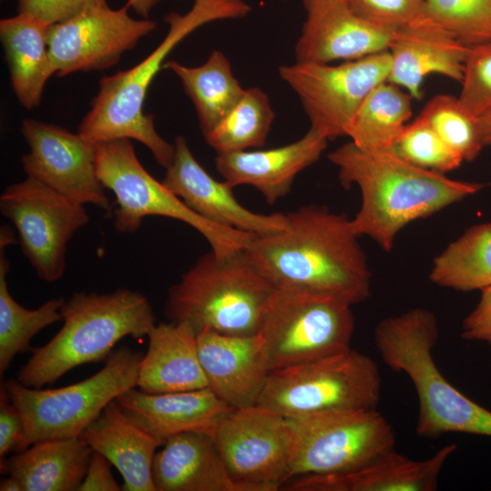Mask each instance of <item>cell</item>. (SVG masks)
<instances>
[{
    "label": "cell",
    "instance_id": "obj_1",
    "mask_svg": "<svg viewBox=\"0 0 491 491\" xmlns=\"http://www.w3.org/2000/svg\"><path fill=\"white\" fill-rule=\"evenodd\" d=\"M287 226L255 235L245 249L275 287H295L356 305L371 291V273L351 218L309 205L286 214Z\"/></svg>",
    "mask_w": 491,
    "mask_h": 491
},
{
    "label": "cell",
    "instance_id": "obj_2",
    "mask_svg": "<svg viewBox=\"0 0 491 491\" xmlns=\"http://www.w3.org/2000/svg\"><path fill=\"white\" fill-rule=\"evenodd\" d=\"M341 184L356 185L361 205L351 218L355 232L372 238L384 251L397 234L424 218L479 192L484 185L446 177L416 166L389 150H366L351 141L328 155Z\"/></svg>",
    "mask_w": 491,
    "mask_h": 491
},
{
    "label": "cell",
    "instance_id": "obj_3",
    "mask_svg": "<svg viewBox=\"0 0 491 491\" xmlns=\"http://www.w3.org/2000/svg\"><path fill=\"white\" fill-rule=\"evenodd\" d=\"M251 11L244 0H195L186 14L166 15L164 20L168 32L152 53L132 68L99 81L98 92L77 134L94 144L119 138L136 140L149 149L159 165L168 167L175 145L157 133L154 115L143 109L153 79L168 54L195 29L214 21L245 18Z\"/></svg>",
    "mask_w": 491,
    "mask_h": 491
},
{
    "label": "cell",
    "instance_id": "obj_4",
    "mask_svg": "<svg viewBox=\"0 0 491 491\" xmlns=\"http://www.w3.org/2000/svg\"><path fill=\"white\" fill-rule=\"evenodd\" d=\"M439 337L437 319L416 307L381 320L374 332L383 362L412 381L418 398L417 436L437 438L448 433L491 436V411L457 390L438 369L434 357Z\"/></svg>",
    "mask_w": 491,
    "mask_h": 491
},
{
    "label": "cell",
    "instance_id": "obj_5",
    "mask_svg": "<svg viewBox=\"0 0 491 491\" xmlns=\"http://www.w3.org/2000/svg\"><path fill=\"white\" fill-rule=\"evenodd\" d=\"M60 312L61 329L45 346L32 349L16 373L26 386L42 388L76 366L105 361L123 337L147 336L155 325L148 299L126 288L109 294L75 293Z\"/></svg>",
    "mask_w": 491,
    "mask_h": 491
},
{
    "label": "cell",
    "instance_id": "obj_6",
    "mask_svg": "<svg viewBox=\"0 0 491 491\" xmlns=\"http://www.w3.org/2000/svg\"><path fill=\"white\" fill-rule=\"evenodd\" d=\"M275 286L252 264L245 249L203 255L172 286L165 306L173 322L231 336H254L261 325Z\"/></svg>",
    "mask_w": 491,
    "mask_h": 491
},
{
    "label": "cell",
    "instance_id": "obj_7",
    "mask_svg": "<svg viewBox=\"0 0 491 491\" xmlns=\"http://www.w3.org/2000/svg\"><path fill=\"white\" fill-rule=\"evenodd\" d=\"M142 357L140 351L122 346L95 375L59 388H33L17 379L5 381L9 398L23 419L27 446L79 436L109 403L137 386Z\"/></svg>",
    "mask_w": 491,
    "mask_h": 491
},
{
    "label": "cell",
    "instance_id": "obj_8",
    "mask_svg": "<svg viewBox=\"0 0 491 491\" xmlns=\"http://www.w3.org/2000/svg\"><path fill=\"white\" fill-rule=\"evenodd\" d=\"M96 170L103 185L115 195L114 225L119 233H135L146 216L174 218L195 228L220 255L246 249L256 235L215 225L194 212L145 170L130 139L96 143Z\"/></svg>",
    "mask_w": 491,
    "mask_h": 491
},
{
    "label": "cell",
    "instance_id": "obj_9",
    "mask_svg": "<svg viewBox=\"0 0 491 491\" xmlns=\"http://www.w3.org/2000/svg\"><path fill=\"white\" fill-rule=\"evenodd\" d=\"M380 397L377 364L350 347L271 371L257 405L296 418L332 410L376 408Z\"/></svg>",
    "mask_w": 491,
    "mask_h": 491
},
{
    "label": "cell",
    "instance_id": "obj_10",
    "mask_svg": "<svg viewBox=\"0 0 491 491\" xmlns=\"http://www.w3.org/2000/svg\"><path fill=\"white\" fill-rule=\"evenodd\" d=\"M348 302L295 287H276L261 336L270 371L318 360L350 348L355 319Z\"/></svg>",
    "mask_w": 491,
    "mask_h": 491
},
{
    "label": "cell",
    "instance_id": "obj_11",
    "mask_svg": "<svg viewBox=\"0 0 491 491\" xmlns=\"http://www.w3.org/2000/svg\"><path fill=\"white\" fill-rule=\"evenodd\" d=\"M293 431L289 480L356 469L394 448L390 423L376 408L332 410L288 418Z\"/></svg>",
    "mask_w": 491,
    "mask_h": 491
},
{
    "label": "cell",
    "instance_id": "obj_12",
    "mask_svg": "<svg viewBox=\"0 0 491 491\" xmlns=\"http://www.w3.org/2000/svg\"><path fill=\"white\" fill-rule=\"evenodd\" d=\"M390 65L386 50L336 65L296 62L278 73L297 95L310 127L333 140L347 135L366 97L387 81Z\"/></svg>",
    "mask_w": 491,
    "mask_h": 491
},
{
    "label": "cell",
    "instance_id": "obj_13",
    "mask_svg": "<svg viewBox=\"0 0 491 491\" xmlns=\"http://www.w3.org/2000/svg\"><path fill=\"white\" fill-rule=\"evenodd\" d=\"M0 211L16 228L37 276L48 283L62 278L67 245L89 221L84 204L26 176L5 188Z\"/></svg>",
    "mask_w": 491,
    "mask_h": 491
},
{
    "label": "cell",
    "instance_id": "obj_14",
    "mask_svg": "<svg viewBox=\"0 0 491 491\" xmlns=\"http://www.w3.org/2000/svg\"><path fill=\"white\" fill-rule=\"evenodd\" d=\"M213 439L241 491H276L289 481L293 431L282 415L259 405L235 408Z\"/></svg>",
    "mask_w": 491,
    "mask_h": 491
},
{
    "label": "cell",
    "instance_id": "obj_15",
    "mask_svg": "<svg viewBox=\"0 0 491 491\" xmlns=\"http://www.w3.org/2000/svg\"><path fill=\"white\" fill-rule=\"evenodd\" d=\"M128 9L126 5L118 9L95 7L50 25L48 47L55 75L63 77L117 65L126 51L156 27L148 18H133Z\"/></svg>",
    "mask_w": 491,
    "mask_h": 491
},
{
    "label": "cell",
    "instance_id": "obj_16",
    "mask_svg": "<svg viewBox=\"0 0 491 491\" xmlns=\"http://www.w3.org/2000/svg\"><path fill=\"white\" fill-rule=\"evenodd\" d=\"M22 134L29 146L22 165L26 176L82 204L108 213L114 204L96 170V144L61 126L25 119Z\"/></svg>",
    "mask_w": 491,
    "mask_h": 491
},
{
    "label": "cell",
    "instance_id": "obj_17",
    "mask_svg": "<svg viewBox=\"0 0 491 491\" xmlns=\"http://www.w3.org/2000/svg\"><path fill=\"white\" fill-rule=\"evenodd\" d=\"M303 6L306 20L295 46L296 62L330 64L386 51L396 32L364 20L346 0H303Z\"/></svg>",
    "mask_w": 491,
    "mask_h": 491
},
{
    "label": "cell",
    "instance_id": "obj_18",
    "mask_svg": "<svg viewBox=\"0 0 491 491\" xmlns=\"http://www.w3.org/2000/svg\"><path fill=\"white\" fill-rule=\"evenodd\" d=\"M174 145L175 155L162 182L197 215L215 225L256 235L287 226L286 214H257L243 206L229 184L215 180L197 162L184 136L177 135Z\"/></svg>",
    "mask_w": 491,
    "mask_h": 491
},
{
    "label": "cell",
    "instance_id": "obj_19",
    "mask_svg": "<svg viewBox=\"0 0 491 491\" xmlns=\"http://www.w3.org/2000/svg\"><path fill=\"white\" fill-rule=\"evenodd\" d=\"M198 355L207 387L234 408L257 405L270 368L263 340L203 329L197 333Z\"/></svg>",
    "mask_w": 491,
    "mask_h": 491
},
{
    "label": "cell",
    "instance_id": "obj_20",
    "mask_svg": "<svg viewBox=\"0 0 491 491\" xmlns=\"http://www.w3.org/2000/svg\"><path fill=\"white\" fill-rule=\"evenodd\" d=\"M469 46L425 13L397 29L388 48L391 65L387 81L422 97L424 79L440 74L461 82Z\"/></svg>",
    "mask_w": 491,
    "mask_h": 491
},
{
    "label": "cell",
    "instance_id": "obj_21",
    "mask_svg": "<svg viewBox=\"0 0 491 491\" xmlns=\"http://www.w3.org/2000/svg\"><path fill=\"white\" fill-rule=\"evenodd\" d=\"M456 449L455 444H448L426 459L414 460L392 448L356 469L299 476L283 487L289 491H435Z\"/></svg>",
    "mask_w": 491,
    "mask_h": 491
},
{
    "label": "cell",
    "instance_id": "obj_22",
    "mask_svg": "<svg viewBox=\"0 0 491 491\" xmlns=\"http://www.w3.org/2000/svg\"><path fill=\"white\" fill-rule=\"evenodd\" d=\"M115 401L133 421L163 443L187 432L213 436L219 424L235 409L208 387L161 394L133 387Z\"/></svg>",
    "mask_w": 491,
    "mask_h": 491
},
{
    "label": "cell",
    "instance_id": "obj_23",
    "mask_svg": "<svg viewBox=\"0 0 491 491\" xmlns=\"http://www.w3.org/2000/svg\"><path fill=\"white\" fill-rule=\"evenodd\" d=\"M328 141L310 127L300 139L280 147L217 154L215 167L232 187L251 185L272 205L290 192L301 171L320 158Z\"/></svg>",
    "mask_w": 491,
    "mask_h": 491
},
{
    "label": "cell",
    "instance_id": "obj_24",
    "mask_svg": "<svg viewBox=\"0 0 491 491\" xmlns=\"http://www.w3.org/2000/svg\"><path fill=\"white\" fill-rule=\"evenodd\" d=\"M79 436L117 469L123 490L156 491L152 467L163 442L133 421L115 400Z\"/></svg>",
    "mask_w": 491,
    "mask_h": 491
},
{
    "label": "cell",
    "instance_id": "obj_25",
    "mask_svg": "<svg viewBox=\"0 0 491 491\" xmlns=\"http://www.w3.org/2000/svg\"><path fill=\"white\" fill-rule=\"evenodd\" d=\"M140 362L137 386L145 393L161 394L207 387L197 347V334L185 322L155 325Z\"/></svg>",
    "mask_w": 491,
    "mask_h": 491
},
{
    "label": "cell",
    "instance_id": "obj_26",
    "mask_svg": "<svg viewBox=\"0 0 491 491\" xmlns=\"http://www.w3.org/2000/svg\"><path fill=\"white\" fill-rule=\"evenodd\" d=\"M162 446L152 467L156 491H241L212 436L182 433L167 438Z\"/></svg>",
    "mask_w": 491,
    "mask_h": 491
},
{
    "label": "cell",
    "instance_id": "obj_27",
    "mask_svg": "<svg viewBox=\"0 0 491 491\" xmlns=\"http://www.w3.org/2000/svg\"><path fill=\"white\" fill-rule=\"evenodd\" d=\"M49 26L21 13L0 21L11 85L18 102L28 110L40 105L45 84L55 75L48 47Z\"/></svg>",
    "mask_w": 491,
    "mask_h": 491
},
{
    "label": "cell",
    "instance_id": "obj_28",
    "mask_svg": "<svg viewBox=\"0 0 491 491\" xmlns=\"http://www.w3.org/2000/svg\"><path fill=\"white\" fill-rule=\"evenodd\" d=\"M92 454L80 436L42 440L6 459V473L24 491H77Z\"/></svg>",
    "mask_w": 491,
    "mask_h": 491
},
{
    "label": "cell",
    "instance_id": "obj_29",
    "mask_svg": "<svg viewBox=\"0 0 491 491\" xmlns=\"http://www.w3.org/2000/svg\"><path fill=\"white\" fill-rule=\"evenodd\" d=\"M163 68L172 71L181 81L204 135L234 108L246 91L235 77L229 60L218 50H214L199 66L167 61Z\"/></svg>",
    "mask_w": 491,
    "mask_h": 491
},
{
    "label": "cell",
    "instance_id": "obj_30",
    "mask_svg": "<svg viewBox=\"0 0 491 491\" xmlns=\"http://www.w3.org/2000/svg\"><path fill=\"white\" fill-rule=\"evenodd\" d=\"M430 280L457 291L491 286V223L470 226L434 260Z\"/></svg>",
    "mask_w": 491,
    "mask_h": 491
},
{
    "label": "cell",
    "instance_id": "obj_31",
    "mask_svg": "<svg viewBox=\"0 0 491 491\" xmlns=\"http://www.w3.org/2000/svg\"><path fill=\"white\" fill-rule=\"evenodd\" d=\"M412 96L385 81L366 97L347 132L353 144L366 150H388L412 115Z\"/></svg>",
    "mask_w": 491,
    "mask_h": 491
},
{
    "label": "cell",
    "instance_id": "obj_32",
    "mask_svg": "<svg viewBox=\"0 0 491 491\" xmlns=\"http://www.w3.org/2000/svg\"><path fill=\"white\" fill-rule=\"evenodd\" d=\"M6 245L0 243V375L9 368L17 354L30 350L31 339L46 326L62 320L63 297L52 298L30 310L10 294L6 276L9 262Z\"/></svg>",
    "mask_w": 491,
    "mask_h": 491
},
{
    "label": "cell",
    "instance_id": "obj_33",
    "mask_svg": "<svg viewBox=\"0 0 491 491\" xmlns=\"http://www.w3.org/2000/svg\"><path fill=\"white\" fill-rule=\"evenodd\" d=\"M274 119L268 95L251 87L205 137L217 154L258 148L265 145Z\"/></svg>",
    "mask_w": 491,
    "mask_h": 491
},
{
    "label": "cell",
    "instance_id": "obj_34",
    "mask_svg": "<svg viewBox=\"0 0 491 491\" xmlns=\"http://www.w3.org/2000/svg\"><path fill=\"white\" fill-rule=\"evenodd\" d=\"M419 116L463 161L474 160L485 146L477 118L464 110L457 97L437 95L426 105Z\"/></svg>",
    "mask_w": 491,
    "mask_h": 491
},
{
    "label": "cell",
    "instance_id": "obj_35",
    "mask_svg": "<svg viewBox=\"0 0 491 491\" xmlns=\"http://www.w3.org/2000/svg\"><path fill=\"white\" fill-rule=\"evenodd\" d=\"M388 150L416 166L441 174L457 168L463 162L419 115L403 127Z\"/></svg>",
    "mask_w": 491,
    "mask_h": 491
},
{
    "label": "cell",
    "instance_id": "obj_36",
    "mask_svg": "<svg viewBox=\"0 0 491 491\" xmlns=\"http://www.w3.org/2000/svg\"><path fill=\"white\" fill-rule=\"evenodd\" d=\"M424 12L467 46L491 42V0H424Z\"/></svg>",
    "mask_w": 491,
    "mask_h": 491
},
{
    "label": "cell",
    "instance_id": "obj_37",
    "mask_svg": "<svg viewBox=\"0 0 491 491\" xmlns=\"http://www.w3.org/2000/svg\"><path fill=\"white\" fill-rule=\"evenodd\" d=\"M458 101L473 117L491 110V42L469 46Z\"/></svg>",
    "mask_w": 491,
    "mask_h": 491
},
{
    "label": "cell",
    "instance_id": "obj_38",
    "mask_svg": "<svg viewBox=\"0 0 491 491\" xmlns=\"http://www.w3.org/2000/svg\"><path fill=\"white\" fill-rule=\"evenodd\" d=\"M355 14L368 23L396 31L424 12V0H346Z\"/></svg>",
    "mask_w": 491,
    "mask_h": 491
},
{
    "label": "cell",
    "instance_id": "obj_39",
    "mask_svg": "<svg viewBox=\"0 0 491 491\" xmlns=\"http://www.w3.org/2000/svg\"><path fill=\"white\" fill-rule=\"evenodd\" d=\"M18 13L48 25L68 20L92 8L108 5L106 0H17Z\"/></svg>",
    "mask_w": 491,
    "mask_h": 491
},
{
    "label": "cell",
    "instance_id": "obj_40",
    "mask_svg": "<svg viewBox=\"0 0 491 491\" xmlns=\"http://www.w3.org/2000/svg\"><path fill=\"white\" fill-rule=\"evenodd\" d=\"M28 447L21 415L12 403L4 384L0 389V457Z\"/></svg>",
    "mask_w": 491,
    "mask_h": 491
},
{
    "label": "cell",
    "instance_id": "obj_41",
    "mask_svg": "<svg viewBox=\"0 0 491 491\" xmlns=\"http://www.w3.org/2000/svg\"><path fill=\"white\" fill-rule=\"evenodd\" d=\"M481 292L476 306L463 321L461 336L491 345V286Z\"/></svg>",
    "mask_w": 491,
    "mask_h": 491
},
{
    "label": "cell",
    "instance_id": "obj_42",
    "mask_svg": "<svg viewBox=\"0 0 491 491\" xmlns=\"http://www.w3.org/2000/svg\"><path fill=\"white\" fill-rule=\"evenodd\" d=\"M111 466L103 455L93 451L85 476L77 491L123 490L111 473Z\"/></svg>",
    "mask_w": 491,
    "mask_h": 491
},
{
    "label": "cell",
    "instance_id": "obj_43",
    "mask_svg": "<svg viewBox=\"0 0 491 491\" xmlns=\"http://www.w3.org/2000/svg\"><path fill=\"white\" fill-rule=\"evenodd\" d=\"M161 0H125L126 5L132 8L142 18H148L152 10Z\"/></svg>",
    "mask_w": 491,
    "mask_h": 491
},
{
    "label": "cell",
    "instance_id": "obj_44",
    "mask_svg": "<svg viewBox=\"0 0 491 491\" xmlns=\"http://www.w3.org/2000/svg\"><path fill=\"white\" fill-rule=\"evenodd\" d=\"M485 146L491 145V110L477 117Z\"/></svg>",
    "mask_w": 491,
    "mask_h": 491
},
{
    "label": "cell",
    "instance_id": "obj_45",
    "mask_svg": "<svg viewBox=\"0 0 491 491\" xmlns=\"http://www.w3.org/2000/svg\"><path fill=\"white\" fill-rule=\"evenodd\" d=\"M1 491H24L21 482L13 476H8L1 480L0 483Z\"/></svg>",
    "mask_w": 491,
    "mask_h": 491
}]
</instances>
